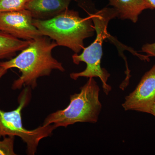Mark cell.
Returning a JSON list of instances; mask_svg holds the SVG:
<instances>
[{"instance_id":"6da1fadb","label":"cell","mask_w":155,"mask_h":155,"mask_svg":"<svg viewBox=\"0 0 155 155\" xmlns=\"http://www.w3.org/2000/svg\"><path fill=\"white\" fill-rule=\"evenodd\" d=\"M57 46L54 41L43 35L30 41L28 47L14 58L0 62L1 67L8 70L17 68L21 73L12 84V89H20L22 87L34 89L39 78L49 76L54 70L64 72L63 64L52 55L53 50Z\"/></svg>"},{"instance_id":"7a4b0ae2","label":"cell","mask_w":155,"mask_h":155,"mask_svg":"<svg viewBox=\"0 0 155 155\" xmlns=\"http://www.w3.org/2000/svg\"><path fill=\"white\" fill-rule=\"evenodd\" d=\"M34 25L42 34L78 54L84 48V40L94 36V25L91 16L82 18L79 13L67 9L55 17L46 20L33 19Z\"/></svg>"},{"instance_id":"3957f363","label":"cell","mask_w":155,"mask_h":155,"mask_svg":"<svg viewBox=\"0 0 155 155\" xmlns=\"http://www.w3.org/2000/svg\"><path fill=\"white\" fill-rule=\"evenodd\" d=\"M89 15L94 25L96 38L91 45L84 49L81 54H75L72 55L74 64L78 65L81 62H84L87 66L82 72L71 73L70 77L75 80L80 77L99 78L102 83L104 92L107 95L112 90V87L107 84L110 75L101 66L102 45L104 41L108 38L109 35L107 32L108 23L111 19L118 17V11L114 8H104Z\"/></svg>"},{"instance_id":"277c9868","label":"cell","mask_w":155,"mask_h":155,"mask_svg":"<svg viewBox=\"0 0 155 155\" xmlns=\"http://www.w3.org/2000/svg\"><path fill=\"white\" fill-rule=\"evenodd\" d=\"M78 93L71 95L67 107L49 114L43 125H53L56 128L67 127L78 122L96 123L102 110L99 100L100 88L94 78L80 87Z\"/></svg>"},{"instance_id":"5b68a950","label":"cell","mask_w":155,"mask_h":155,"mask_svg":"<svg viewBox=\"0 0 155 155\" xmlns=\"http://www.w3.org/2000/svg\"><path fill=\"white\" fill-rule=\"evenodd\" d=\"M31 88L23 90L18 97L19 106L15 110L6 112L0 108V140L8 136L18 137L26 145L28 155L35 154L40 142L51 136L56 129L53 125H41L33 130L25 129L22 125V111L31 99Z\"/></svg>"},{"instance_id":"8992f818","label":"cell","mask_w":155,"mask_h":155,"mask_svg":"<svg viewBox=\"0 0 155 155\" xmlns=\"http://www.w3.org/2000/svg\"><path fill=\"white\" fill-rule=\"evenodd\" d=\"M33 17L28 10L0 13V31L19 39L31 41L43 36L33 23Z\"/></svg>"},{"instance_id":"52a82bcc","label":"cell","mask_w":155,"mask_h":155,"mask_svg":"<svg viewBox=\"0 0 155 155\" xmlns=\"http://www.w3.org/2000/svg\"><path fill=\"white\" fill-rule=\"evenodd\" d=\"M155 103V64L146 72L135 89L125 97L122 107L125 111L150 114Z\"/></svg>"},{"instance_id":"ba28073f","label":"cell","mask_w":155,"mask_h":155,"mask_svg":"<svg viewBox=\"0 0 155 155\" xmlns=\"http://www.w3.org/2000/svg\"><path fill=\"white\" fill-rule=\"evenodd\" d=\"M72 1L77 0H29L25 9L30 11L34 19L46 20L69 9Z\"/></svg>"},{"instance_id":"9c48e42d","label":"cell","mask_w":155,"mask_h":155,"mask_svg":"<svg viewBox=\"0 0 155 155\" xmlns=\"http://www.w3.org/2000/svg\"><path fill=\"white\" fill-rule=\"evenodd\" d=\"M109 5L118 11V18L129 19L134 23L138 21L139 16L147 9L153 10L145 0H108Z\"/></svg>"},{"instance_id":"30bf717a","label":"cell","mask_w":155,"mask_h":155,"mask_svg":"<svg viewBox=\"0 0 155 155\" xmlns=\"http://www.w3.org/2000/svg\"><path fill=\"white\" fill-rule=\"evenodd\" d=\"M30 41L19 39L0 31V60H10L28 47Z\"/></svg>"},{"instance_id":"8fae6325","label":"cell","mask_w":155,"mask_h":155,"mask_svg":"<svg viewBox=\"0 0 155 155\" xmlns=\"http://www.w3.org/2000/svg\"><path fill=\"white\" fill-rule=\"evenodd\" d=\"M29 0H0V13L25 9Z\"/></svg>"},{"instance_id":"7c38bea8","label":"cell","mask_w":155,"mask_h":155,"mask_svg":"<svg viewBox=\"0 0 155 155\" xmlns=\"http://www.w3.org/2000/svg\"><path fill=\"white\" fill-rule=\"evenodd\" d=\"M15 137L8 136L0 140V155H15L14 145Z\"/></svg>"},{"instance_id":"4fadbf2b","label":"cell","mask_w":155,"mask_h":155,"mask_svg":"<svg viewBox=\"0 0 155 155\" xmlns=\"http://www.w3.org/2000/svg\"><path fill=\"white\" fill-rule=\"evenodd\" d=\"M142 51L146 53L149 57H155V42L143 45L141 48Z\"/></svg>"},{"instance_id":"5bb4252c","label":"cell","mask_w":155,"mask_h":155,"mask_svg":"<svg viewBox=\"0 0 155 155\" xmlns=\"http://www.w3.org/2000/svg\"><path fill=\"white\" fill-rule=\"evenodd\" d=\"M8 69H5L4 67L0 66V79L4 75H5L6 73L8 72Z\"/></svg>"},{"instance_id":"9a60e30c","label":"cell","mask_w":155,"mask_h":155,"mask_svg":"<svg viewBox=\"0 0 155 155\" xmlns=\"http://www.w3.org/2000/svg\"><path fill=\"white\" fill-rule=\"evenodd\" d=\"M145 1L150 5L153 7V8L155 9V0H145Z\"/></svg>"},{"instance_id":"2e32d148","label":"cell","mask_w":155,"mask_h":155,"mask_svg":"<svg viewBox=\"0 0 155 155\" xmlns=\"http://www.w3.org/2000/svg\"><path fill=\"white\" fill-rule=\"evenodd\" d=\"M150 114H152L155 117V103L152 107L150 111Z\"/></svg>"}]
</instances>
